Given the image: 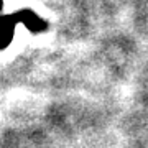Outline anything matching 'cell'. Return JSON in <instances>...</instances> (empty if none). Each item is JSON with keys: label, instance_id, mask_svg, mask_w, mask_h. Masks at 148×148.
Here are the masks:
<instances>
[{"label": "cell", "instance_id": "6da1fadb", "mask_svg": "<svg viewBox=\"0 0 148 148\" xmlns=\"http://www.w3.org/2000/svg\"><path fill=\"white\" fill-rule=\"evenodd\" d=\"M15 20L23 23V25L33 33H40L46 28V21L41 20L33 10H21L20 13L15 16Z\"/></svg>", "mask_w": 148, "mask_h": 148}, {"label": "cell", "instance_id": "7a4b0ae2", "mask_svg": "<svg viewBox=\"0 0 148 148\" xmlns=\"http://www.w3.org/2000/svg\"><path fill=\"white\" fill-rule=\"evenodd\" d=\"M15 16H0V48H5L10 45L13 32H15Z\"/></svg>", "mask_w": 148, "mask_h": 148}]
</instances>
